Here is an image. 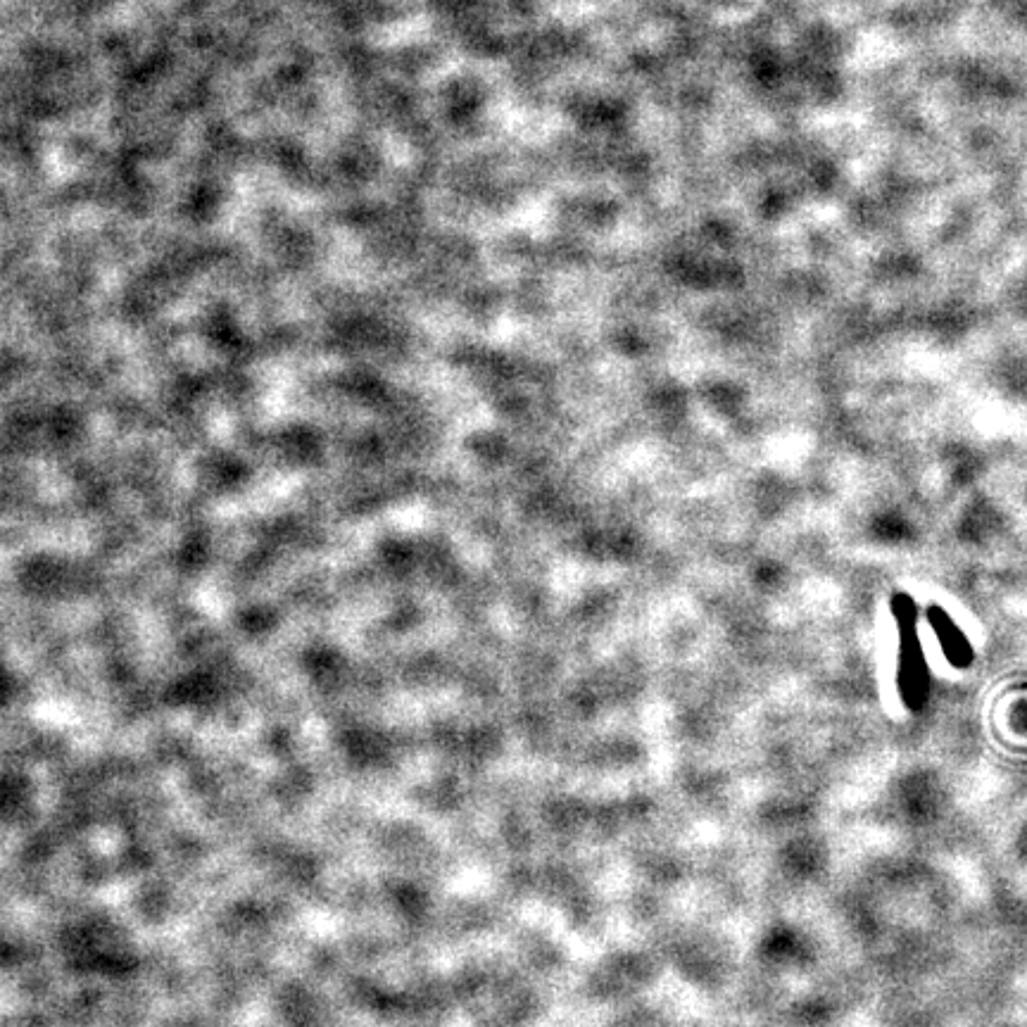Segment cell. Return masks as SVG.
I'll use <instances>...</instances> for the list:
<instances>
[{
    "instance_id": "1",
    "label": "cell",
    "mask_w": 1027,
    "mask_h": 1027,
    "mask_svg": "<svg viewBox=\"0 0 1027 1027\" xmlns=\"http://www.w3.org/2000/svg\"><path fill=\"white\" fill-rule=\"evenodd\" d=\"M897 619L902 626V654H899V695L911 711H921L925 697H928V669L921 654V645L916 638V623L913 611L904 600L897 604Z\"/></svg>"
}]
</instances>
